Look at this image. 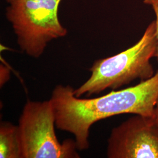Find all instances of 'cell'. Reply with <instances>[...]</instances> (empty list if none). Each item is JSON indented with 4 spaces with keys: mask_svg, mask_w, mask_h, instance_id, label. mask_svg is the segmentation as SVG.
<instances>
[{
    "mask_svg": "<svg viewBox=\"0 0 158 158\" xmlns=\"http://www.w3.org/2000/svg\"><path fill=\"white\" fill-rule=\"evenodd\" d=\"M73 91L69 85H57L50 99L57 128L73 134L78 150L85 151L90 146L91 127L100 120L123 114L155 116L158 70L151 78L133 87L112 91L99 97L80 98L74 95Z\"/></svg>",
    "mask_w": 158,
    "mask_h": 158,
    "instance_id": "cell-1",
    "label": "cell"
},
{
    "mask_svg": "<svg viewBox=\"0 0 158 158\" xmlns=\"http://www.w3.org/2000/svg\"><path fill=\"white\" fill-rule=\"evenodd\" d=\"M156 48V23L153 21L134 45L117 55L95 61L90 69V77L74 89V95L89 97L107 89H117L136 79L151 78L155 74L150 60L155 56Z\"/></svg>",
    "mask_w": 158,
    "mask_h": 158,
    "instance_id": "cell-2",
    "label": "cell"
},
{
    "mask_svg": "<svg viewBox=\"0 0 158 158\" xmlns=\"http://www.w3.org/2000/svg\"><path fill=\"white\" fill-rule=\"evenodd\" d=\"M6 1V19L11 24L19 48L29 56L39 58L52 40L68 34L58 15L62 0Z\"/></svg>",
    "mask_w": 158,
    "mask_h": 158,
    "instance_id": "cell-3",
    "label": "cell"
},
{
    "mask_svg": "<svg viewBox=\"0 0 158 158\" xmlns=\"http://www.w3.org/2000/svg\"><path fill=\"white\" fill-rule=\"evenodd\" d=\"M56 117L51 99L28 100L23 108L18 129L21 158H79L75 140H58Z\"/></svg>",
    "mask_w": 158,
    "mask_h": 158,
    "instance_id": "cell-4",
    "label": "cell"
},
{
    "mask_svg": "<svg viewBox=\"0 0 158 158\" xmlns=\"http://www.w3.org/2000/svg\"><path fill=\"white\" fill-rule=\"evenodd\" d=\"M109 158H158V124L154 117L136 115L114 128Z\"/></svg>",
    "mask_w": 158,
    "mask_h": 158,
    "instance_id": "cell-5",
    "label": "cell"
},
{
    "mask_svg": "<svg viewBox=\"0 0 158 158\" xmlns=\"http://www.w3.org/2000/svg\"><path fill=\"white\" fill-rule=\"evenodd\" d=\"M0 158H21L18 125L8 121L0 124Z\"/></svg>",
    "mask_w": 158,
    "mask_h": 158,
    "instance_id": "cell-6",
    "label": "cell"
},
{
    "mask_svg": "<svg viewBox=\"0 0 158 158\" xmlns=\"http://www.w3.org/2000/svg\"><path fill=\"white\" fill-rule=\"evenodd\" d=\"M143 2L145 4L152 6L156 15L155 23H156V40H157V48H156V52L155 57H156L158 62V0H143Z\"/></svg>",
    "mask_w": 158,
    "mask_h": 158,
    "instance_id": "cell-7",
    "label": "cell"
},
{
    "mask_svg": "<svg viewBox=\"0 0 158 158\" xmlns=\"http://www.w3.org/2000/svg\"><path fill=\"white\" fill-rule=\"evenodd\" d=\"M154 117L155 118V120L156 121V123L158 124V98L156 102V104H155V111H154Z\"/></svg>",
    "mask_w": 158,
    "mask_h": 158,
    "instance_id": "cell-8",
    "label": "cell"
}]
</instances>
